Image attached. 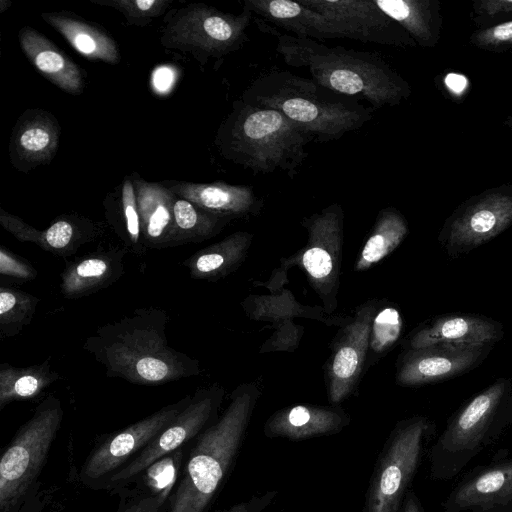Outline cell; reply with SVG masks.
I'll return each instance as SVG.
<instances>
[{
    "label": "cell",
    "mask_w": 512,
    "mask_h": 512,
    "mask_svg": "<svg viewBox=\"0 0 512 512\" xmlns=\"http://www.w3.org/2000/svg\"><path fill=\"white\" fill-rule=\"evenodd\" d=\"M375 302L362 306L343 331L329 368V402L338 405L353 391L369 348Z\"/></svg>",
    "instance_id": "e0dca14e"
},
{
    "label": "cell",
    "mask_w": 512,
    "mask_h": 512,
    "mask_svg": "<svg viewBox=\"0 0 512 512\" xmlns=\"http://www.w3.org/2000/svg\"><path fill=\"white\" fill-rule=\"evenodd\" d=\"M40 299L12 287H0V332L12 337L21 332L32 320Z\"/></svg>",
    "instance_id": "d6a6232c"
},
{
    "label": "cell",
    "mask_w": 512,
    "mask_h": 512,
    "mask_svg": "<svg viewBox=\"0 0 512 512\" xmlns=\"http://www.w3.org/2000/svg\"><path fill=\"white\" fill-rule=\"evenodd\" d=\"M455 80L456 74H450L446 78V85L453 94L459 95L465 89L466 79L463 76L458 75L457 81Z\"/></svg>",
    "instance_id": "7bdbcfd3"
},
{
    "label": "cell",
    "mask_w": 512,
    "mask_h": 512,
    "mask_svg": "<svg viewBox=\"0 0 512 512\" xmlns=\"http://www.w3.org/2000/svg\"><path fill=\"white\" fill-rule=\"evenodd\" d=\"M94 4L118 10L128 24L144 27L162 15L173 0H90Z\"/></svg>",
    "instance_id": "836d02e7"
},
{
    "label": "cell",
    "mask_w": 512,
    "mask_h": 512,
    "mask_svg": "<svg viewBox=\"0 0 512 512\" xmlns=\"http://www.w3.org/2000/svg\"><path fill=\"white\" fill-rule=\"evenodd\" d=\"M503 125L512 130V115H509L504 119Z\"/></svg>",
    "instance_id": "bcb514c9"
},
{
    "label": "cell",
    "mask_w": 512,
    "mask_h": 512,
    "mask_svg": "<svg viewBox=\"0 0 512 512\" xmlns=\"http://www.w3.org/2000/svg\"><path fill=\"white\" fill-rule=\"evenodd\" d=\"M474 47L491 52L512 50V20L475 30L469 37Z\"/></svg>",
    "instance_id": "d590c367"
},
{
    "label": "cell",
    "mask_w": 512,
    "mask_h": 512,
    "mask_svg": "<svg viewBox=\"0 0 512 512\" xmlns=\"http://www.w3.org/2000/svg\"><path fill=\"white\" fill-rule=\"evenodd\" d=\"M244 102L279 111L318 142L342 138L373 118V109L286 70L270 71L243 92Z\"/></svg>",
    "instance_id": "277c9868"
},
{
    "label": "cell",
    "mask_w": 512,
    "mask_h": 512,
    "mask_svg": "<svg viewBox=\"0 0 512 512\" xmlns=\"http://www.w3.org/2000/svg\"><path fill=\"white\" fill-rule=\"evenodd\" d=\"M444 512H475L512 506V456L501 455L471 470L441 504Z\"/></svg>",
    "instance_id": "2e32d148"
},
{
    "label": "cell",
    "mask_w": 512,
    "mask_h": 512,
    "mask_svg": "<svg viewBox=\"0 0 512 512\" xmlns=\"http://www.w3.org/2000/svg\"><path fill=\"white\" fill-rule=\"evenodd\" d=\"M133 185L142 244L157 249L170 247L173 205L177 196L166 185L148 182L137 174L133 176Z\"/></svg>",
    "instance_id": "d4e9b609"
},
{
    "label": "cell",
    "mask_w": 512,
    "mask_h": 512,
    "mask_svg": "<svg viewBox=\"0 0 512 512\" xmlns=\"http://www.w3.org/2000/svg\"><path fill=\"white\" fill-rule=\"evenodd\" d=\"M0 274L24 281H29L37 276V271L25 259L12 253L4 246L0 248Z\"/></svg>",
    "instance_id": "ab89813d"
},
{
    "label": "cell",
    "mask_w": 512,
    "mask_h": 512,
    "mask_svg": "<svg viewBox=\"0 0 512 512\" xmlns=\"http://www.w3.org/2000/svg\"><path fill=\"white\" fill-rule=\"evenodd\" d=\"M223 396L224 389L217 384L199 388L173 422L138 455L116 471L106 481L107 485L119 486L131 482L158 460L195 440L218 419Z\"/></svg>",
    "instance_id": "8fae6325"
},
{
    "label": "cell",
    "mask_w": 512,
    "mask_h": 512,
    "mask_svg": "<svg viewBox=\"0 0 512 512\" xmlns=\"http://www.w3.org/2000/svg\"><path fill=\"white\" fill-rule=\"evenodd\" d=\"M260 396L256 384L237 387L223 414L197 436L168 512H206L228 478Z\"/></svg>",
    "instance_id": "3957f363"
},
{
    "label": "cell",
    "mask_w": 512,
    "mask_h": 512,
    "mask_svg": "<svg viewBox=\"0 0 512 512\" xmlns=\"http://www.w3.org/2000/svg\"><path fill=\"white\" fill-rule=\"evenodd\" d=\"M191 397L187 395L103 440L85 460L81 480L86 484L107 481L168 427Z\"/></svg>",
    "instance_id": "4fadbf2b"
},
{
    "label": "cell",
    "mask_w": 512,
    "mask_h": 512,
    "mask_svg": "<svg viewBox=\"0 0 512 512\" xmlns=\"http://www.w3.org/2000/svg\"><path fill=\"white\" fill-rule=\"evenodd\" d=\"M243 8L265 24H273L299 38L318 42L344 38L342 30L325 15L291 0H243Z\"/></svg>",
    "instance_id": "ffe728a7"
},
{
    "label": "cell",
    "mask_w": 512,
    "mask_h": 512,
    "mask_svg": "<svg viewBox=\"0 0 512 512\" xmlns=\"http://www.w3.org/2000/svg\"><path fill=\"white\" fill-rule=\"evenodd\" d=\"M59 136L60 126L49 112L26 111L18 119L10 140L13 165L28 171L50 162L57 151Z\"/></svg>",
    "instance_id": "44dd1931"
},
{
    "label": "cell",
    "mask_w": 512,
    "mask_h": 512,
    "mask_svg": "<svg viewBox=\"0 0 512 512\" xmlns=\"http://www.w3.org/2000/svg\"><path fill=\"white\" fill-rule=\"evenodd\" d=\"M169 489L136 494L121 503L118 512H164Z\"/></svg>",
    "instance_id": "f35d334b"
},
{
    "label": "cell",
    "mask_w": 512,
    "mask_h": 512,
    "mask_svg": "<svg viewBox=\"0 0 512 512\" xmlns=\"http://www.w3.org/2000/svg\"><path fill=\"white\" fill-rule=\"evenodd\" d=\"M1 225L22 242H30L43 250L67 257L96 235V228L87 219L62 216L47 229L39 231L23 220L0 209Z\"/></svg>",
    "instance_id": "7402d4cb"
},
{
    "label": "cell",
    "mask_w": 512,
    "mask_h": 512,
    "mask_svg": "<svg viewBox=\"0 0 512 512\" xmlns=\"http://www.w3.org/2000/svg\"><path fill=\"white\" fill-rule=\"evenodd\" d=\"M401 512H425L421 501L414 490L410 489L407 492Z\"/></svg>",
    "instance_id": "b9f144b4"
},
{
    "label": "cell",
    "mask_w": 512,
    "mask_h": 512,
    "mask_svg": "<svg viewBox=\"0 0 512 512\" xmlns=\"http://www.w3.org/2000/svg\"><path fill=\"white\" fill-rule=\"evenodd\" d=\"M378 8L398 23L422 48H434L442 34L440 0H374Z\"/></svg>",
    "instance_id": "4316f807"
},
{
    "label": "cell",
    "mask_w": 512,
    "mask_h": 512,
    "mask_svg": "<svg viewBox=\"0 0 512 512\" xmlns=\"http://www.w3.org/2000/svg\"><path fill=\"white\" fill-rule=\"evenodd\" d=\"M512 427V378L500 377L461 405L429 449V474L450 481Z\"/></svg>",
    "instance_id": "8992f818"
},
{
    "label": "cell",
    "mask_w": 512,
    "mask_h": 512,
    "mask_svg": "<svg viewBox=\"0 0 512 512\" xmlns=\"http://www.w3.org/2000/svg\"><path fill=\"white\" fill-rule=\"evenodd\" d=\"M122 209L129 241L136 252H141V226L133 181L126 178L122 187Z\"/></svg>",
    "instance_id": "74e56055"
},
{
    "label": "cell",
    "mask_w": 512,
    "mask_h": 512,
    "mask_svg": "<svg viewBox=\"0 0 512 512\" xmlns=\"http://www.w3.org/2000/svg\"><path fill=\"white\" fill-rule=\"evenodd\" d=\"M169 315L155 307L100 326L83 350L100 363L108 377L138 385H160L200 373L199 361L168 345Z\"/></svg>",
    "instance_id": "6da1fadb"
},
{
    "label": "cell",
    "mask_w": 512,
    "mask_h": 512,
    "mask_svg": "<svg viewBox=\"0 0 512 512\" xmlns=\"http://www.w3.org/2000/svg\"><path fill=\"white\" fill-rule=\"evenodd\" d=\"M124 249L95 251L66 263L61 273V293L67 299H77L116 282L123 274Z\"/></svg>",
    "instance_id": "cb8c5ba5"
},
{
    "label": "cell",
    "mask_w": 512,
    "mask_h": 512,
    "mask_svg": "<svg viewBox=\"0 0 512 512\" xmlns=\"http://www.w3.org/2000/svg\"><path fill=\"white\" fill-rule=\"evenodd\" d=\"M253 14L222 12L203 3L172 11L165 19L160 43L172 50L192 54L201 64L239 50L248 40L247 28Z\"/></svg>",
    "instance_id": "ba28073f"
},
{
    "label": "cell",
    "mask_w": 512,
    "mask_h": 512,
    "mask_svg": "<svg viewBox=\"0 0 512 512\" xmlns=\"http://www.w3.org/2000/svg\"><path fill=\"white\" fill-rule=\"evenodd\" d=\"M19 42L26 57L48 81L69 94H82L80 69L49 39L26 26L19 32Z\"/></svg>",
    "instance_id": "484cf974"
},
{
    "label": "cell",
    "mask_w": 512,
    "mask_h": 512,
    "mask_svg": "<svg viewBox=\"0 0 512 512\" xmlns=\"http://www.w3.org/2000/svg\"><path fill=\"white\" fill-rule=\"evenodd\" d=\"M230 220L177 196L173 205L170 247L209 239L218 234Z\"/></svg>",
    "instance_id": "1f68e13d"
},
{
    "label": "cell",
    "mask_w": 512,
    "mask_h": 512,
    "mask_svg": "<svg viewBox=\"0 0 512 512\" xmlns=\"http://www.w3.org/2000/svg\"><path fill=\"white\" fill-rule=\"evenodd\" d=\"M325 15L342 30L344 38L397 48L417 44L394 20L384 14L374 0H300Z\"/></svg>",
    "instance_id": "9a60e30c"
},
{
    "label": "cell",
    "mask_w": 512,
    "mask_h": 512,
    "mask_svg": "<svg viewBox=\"0 0 512 512\" xmlns=\"http://www.w3.org/2000/svg\"><path fill=\"white\" fill-rule=\"evenodd\" d=\"M408 231V223L399 210L394 207L380 210L355 264V270H367L381 261L400 245Z\"/></svg>",
    "instance_id": "4dcf8cb0"
},
{
    "label": "cell",
    "mask_w": 512,
    "mask_h": 512,
    "mask_svg": "<svg viewBox=\"0 0 512 512\" xmlns=\"http://www.w3.org/2000/svg\"><path fill=\"white\" fill-rule=\"evenodd\" d=\"M435 428L423 415L395 424L375 462L361 512H401Z\"/></svg>",
    "instance_id": "52a82bcc"
},
{
    "label": "cell",
    "mask_w": 512,
    "mask_h": 512,
    "mask_svg": "<svg viewBox=\"0 0 512 512\" xmlns=\"http://www.w3.org/2000/svg\"><path fill=\"white\" fill-rule=\"evenodd\" d=\"M41 17L82 56L109 64L120 61L115 41L98 26L66 12L42 13Z\"/></svg>",
    "instance_id": "83f0119b"
},
{
    "label": "cell",
    "mask_w": 512,
    "mask_h": 512,
    "mask_svg": "<svg viewBox=\"0 0 512 512\" xmlns=\"http://www.w3.org/2000/svg\"><path fill=\"white\" fill-rule=\"evenodd\" d=\"M63 415L60 400L48 396L4 450L0 460V512H11L32 488Z\"/></svg>",
    "instance_id": "9c48e42d"
},
{
    "label": "cell",
    "mask_w": 512,
    "mask_h": 512,
    "mask_svg": "<svg viewBox=\"0 0 512 512\" xmlns=\"http://www.w3.org/2000/svg\"><path fill=\"white\" fill-rule=\"evenodd\" d=\"M313 137L279 111L242 99L220 125L215 143L227 160L255 173L282 171L294 178L308 156Z\"/></svg>",
    "instance_id": "5b68a950"
},
{
    "label": "cell",
    "mask_w": 512,
    "mask_h": 512,
    "mask_svg": "<svg viewBox=\"0 0 512 512\" xmlns=\"http://www.w3.org/2000/svg\"><path fill=\"white\" fill-rule=\"evenodd\" d=\"M512 226V183L488 188L462 201L445 219L438 242L458 259Z\"/></svg>",
    "instance_id": "30bf717a"
},
{
    "label": "cell",
    "mask_w": 512,
    "mask_h": 512,
    "mask_svg": "<svg viewBox=\"0 0 512 512\" xmlns=\"http://www.w3.org/2000/svg\"><path fill=\"white\" fill-rule=\"evenodd\" d=\"M475 512H512V506L502 507V508H493V509L475 511Z\"/></svg>",
    "instance_id": "ee69618b"
},
{
    "label": "cell",
    "mask_w": 512,
    "mask_h": 512,
    "mask_svg": "<svg viewBox=\"0 0 512 512\" xmlns=\"http://www.w3.org/2000/svg\"><path fill=\"white\" fill-rule=\"evenodd\" d=\"M350 423V416L341 408L319 405H294L274 412L265 422L267 438L303 441L340 433Z\"/></svg>",
    "instance_id": "ac0fdd59"
},
{
    "label": "cell",
    "mask_w": 512,
    "mask_h": 512,
    "mask_svg": "<svg viewBox=\"0 0 512 512\" xmlns=\"http://www.w3.org/2000/svg\"><path fill=\"white\" fill-rule=\"evenodd\" d=\"M253 235L235 232L221 241L205 247L184 261L194 279L217 280L225 277L244 261Z\"/></svg>",
    "instance_id": "f1b7e54d"
},
{
    "label": "cell",
    "mask_w": 512,
    "mask_h": 512,
    "mask_svg": "<svg viewBox=\"0 0 512 512\" xmlns=\"http://www.w3.org/2000/svg\"><path fill=\"white\" fill-rule=\"evenodd\" d=\"M494 346L491 343H438L408 348L399 358L396 380L410 387L457 377L481 365Z\"/></svg>",
    "instance_id": "5bb4252c"
},
{
    "label": "cell",
    "mask_w": 512,
    "mask_h": 512,
    "mask_svg": "<svg viewBox=\"0 0 512 512\" xmlns=\"http://www.w3.org/2000/svg\"><path fill=\"white\" fill-rule=\"evenodd\" d=\"M277 496V490H268L263 494L253 495L248 500L234 504L220 512H265Z\"/></svg>",
    "instance_id": "60d3db41"
},
{
    "label": "cell",
    "mask_w": 512,
    "mask_h": 512,
    "mask_svg": "<svg viewBox=\"0 0 512 512\" xmlns=\"http://www.w3.org/2000/svg\"><path fill=\"white\" fill-rule=\"evenodd\" d=\"M61 379L48 360L27 367L3 363L0 367V410L13 401L40 395L52 383Z\"/></svg>",
    "instance_id": "f546056e"
},
{
    "label": "cell",
    "mask_w": 512,
    "mask_h": 512,
    "mask_svg": "<svg viewBox=\"0 0 512 512\" xmlns=\"http://www.w3.org/2000/svg\"><path fill=\"white\" fill-rule=\"evenodd\" d=\"M403 320L393 306H386L375 313L370 331L369 348L379 354L388 350L400 337Z\"/></svg>",
    "instance_id": "e575fe53"
},
{
    "label": "cell",
    "mask_w": 512,
    "mask_h": 512,
    "mask_svg": "<svg viewBox=\"0 0 512 512\" xmlns=\"http://www.w3.org/2000/svg\"><path fill=\"white\" fill-rule=\"evenodd\" d=\"M176 196L226 218L254 214L262 207L253 187L222 181L212 183L172 182L166 185Z\"/></svg>",
    "instance_id": "603a6c76"
},
{
    "label": "cell",
    "mask_w": 512,
    "mask_h": 512,
    "mask_svg": "<svg viewBox=\"0 0 512 512\" xmlns=\"http://www.w3.org/2000/svg\"><path fill=\"white\" fill-rule=\"evenodd\" d=\"M470 18L475 25L486 28L512 20V0H476Z\"/></svg>",
    "instance_id": "8d00e7d4"
},
{
    "label": "cell",
    "mask_w": 512,
    "mask_h": 512,
    "mask_svg": "<svg viewBox=\"0 0 512 512\" xmlns=\"http://www.w3.org/2000/svg\"><path fill=\"white\" fill-rule=\"evenodd\" d=\"M259 29L277 37L276 51L292 67L307 68L311 79L335 93L365 99L373 108L397 106L412 88L396 70L375 53L329 47L309 38L280 34L253 17Z\"/></svg>",
    "instance_id": "7a4b0ae2"
},
{
    "label": "cell",
    "mask_w": 512,
    "mask_h": 512,
    "mask_svg": "<svg viewBox=\"0 0 512 512\" xmlns=\"http://www.w3.org/2000/svg\"><path fill=\"white\" fill-rule=\"evenodd\" d=\"M12 2L10 0H0V12L3 13L11 6Z\"/></svg>",
    "instance_id": "f6af8a7d"
},
{
    "label": "cell",
    "mask_w": 512,
    "mask_h": 512,
    "mask_svg": "<svg viewBox=\"0 0 512 512\" xmlns=\"http://www.w3.org/2000/svg\"><path fill=\"white\" fill-rule=\"evenodd\" d=\"M503 323L476 313H447L433 318L409 338L408 348L438 343H491L503 339Z\"/></svg>",
    "instance_id": "d6986e66"
},
{
    "label": "cell",
    "mask_w": 512,
    "mask_h": 512,
    "mask_svg": "<svg viewBox=\"0 0 512 512\" xmlns=\"http://www.w3.org/2000/svg\"><path fill=\"white\" fill-rule=\"evenodd\" d=\"M343 224L344 213L338 203L302 222L308 232V242L298 260L315 291L332 308L339 287Z\"/></svg>",
    "instance_id": "7c38bea8"
}]
</instances>
